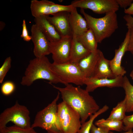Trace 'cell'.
I'll use <instances>...</instances> for the list:
<instances>
[{"instance_id":"cell-1","label":"cell","mask_w":133,"mask_h":133,"mask_svg":"<svg viewBox=\"0 0 133 133\" xmlns=\"http://www.w3.org/2000/svg\"><path fill=\"white\" fill-rule=\"evenodd\" d=\"M51 84L60 92L63 101L79 113L81 124L100 109L99 106L89 92L80 86L75 87L68 84L65 87H61Z\"/></svg>"},{"instance_id":"cell-2","label":"cell","mask_w":133,"mask_h":133,"mask_svg":"<svg viewBox=\"0 0 133 133\" xmlns=\"http://www.w3.org/2000/svg\"><path fill=\"white\" fill-rule=\"evenodd\" d=\"M51 64L46 56L35 57L31 60L22 78L21 84L29 86L36 80L44 79L49 81L51 84L58 83L64 84L52 70Z\"/></svg>"},{"instance_id":"cell-3","label":"cell","mask_w":133,"mask_h":133,"mask_svg":"<svg viewBox=\"0 0 133 133\" xmlns=\"http://www.w3.org/2000/svg\"><path fill=\"white\" fill-rule=\"evenodd\" d=\"M81 13L86 20L89 28L93 32L98 43L110 37L118 28V23L116 12L108 13L99 18L94 17L81 9Z\"/></svg>"},{"instance_id":"cell-4","label":"cell","mask_w":133,"mask_h":133,"mask_svg":"<svg viewBox=\"0 0 133 133\" xmlns=\"http://www.w3.org/2000/svg\"><path fill=\"white\" fill-rule=\"evenodd\" d=\"M30 114L27 107L17 101L14 105L6 109L0 114V129L6 126L10 122L22 128L31 127Z\"/></svg>"},{"instance_id":"cell-5","label":"cell","mask_w":133,"mask_h":133,"mask_svg":"<svg viewBox=\"0 0 133 133\" xmlns=\"http://www.w3.org/2000/svg\"><path fill=\"white\" fill-rule=\"evenodd\" d=\"M60 93L58 91L56 98L50 104L38 112L31 127H39L47 131L48 133H62L57 128L56 124L58 109L57 102Z\"/></svg>"},{"instance_id":"cell-6","label":"cell","mask_w":133,"mask_h":133,"mask_svg":"<svg viewBox=\"0 0 133 133\" xmlns=\"http://www.w3.org/2000/svg\"><path fill=\"white\" fill-rule=\"evenodd\" d=\"M53 70L65 85L72 83L78 86L84 85L86 78L77 64L68 62L61 64H51Z\"/></svg>"},{"instance_id":"cell-7","label":"cell","mask_w":133,"mask_h":133,"mask_svg":"<svg viewBox=\"0 0 133 133\" xmlns=\"http://www.w3.org/2000/svg\"><path fill=\"white\" fill-rule=\"evenodd\" d=\"M70 5L76 8L90 9L98 14L116 12L119 7L116 0H74Z\"/></svg>"},{"instance_id":"cell-8","label":"cell","mask_w":133,"mask_h":133,"mask_svg":"<svg viewBox=\"0 0 133 133\" xmlns=\"http://www.w3.org/2000/svg\"><path fill=\"white\" fill-rule=\"evenodd\" d=\"M75 8L70 4L61 5L47 0H32L30 4L31 14L34 18L42 16L53 15L62 11L70 12Z\"/></svg>"},{"instance_id":"cell-9","label":"cell","mask_w":133,"mask_h":133,"mask_svg":"<svg viewBox=\"0 0 133 133\" xmlns=\"http://www.w3.org/2000/svg\"><path fill=\"white\" fill-rule=\"evenodd\" d=\"M72 36L62 37L59 40L50 42V51L53 63L61 64L69 62Z\"/></svg>"},{"instance_id":"cell-10","label":"cell","mask_w":133,"mask_h":133,"mask_svg":"<svg viewBox=\"0 0 133 133\" xmlns=\"http://www.w3.org/2000/svg\"><path fill=\"white\" fill-rule=\"evenodd\" d=\"M32 40L34 45L33 53L35 57L46 56L50 54V42L35 24L31 28Z\"/></svg>"},{"instance_id":"cell-11","label":"cell","mask_w":133,"mask_h":133,"mask_svg":"<svg viewBox=\"0 0 133 133\" xmlns=\"http://www.w3.org/2000/svg\"><path fill=\"white\" fill-rule=\"evenodd\" d=\"M130 36V32L128 29L123 41L118 49L115 50V55L114 58L110 60V65L111 70L116 77L123 76L126 71L121 66V62L122 58L125 52L127 51Z\"/></svg>"},{"instance_id":"cell-12","label":"cell","mask_w":133,"mask_h":133,"mask_svg":"<svg viewBox=\"0 0 133 133\" xmlns=\"http://www.w3.org/2000/svg\"><path fill=\"white\" fill-rule=\"evenodd\" d=\"M124 76H118L113 79L86 77L84 80V83L86 86L85 89L89 92H93L100 87H122Z\"/></svg>"},{"instance_id":"cell-13","label":"cell","mask_w":133,"mask_h":133,"mask_svg":"<svg viewBox=\"0 0 133 133\" xmlns=\"http://www.w3.org/2000/svg\"><path fill=\"white\" fill-rule=\"evenodd\" d=\"M70 12L62 11L57 13L52 17L45 16L54 26L61 37L72 36L69 21Z\"/></svg>"},{"instance_id":"cell-14","label":"cell","mask_w":133,"mask_h":133,"mask_svg":"<svg viewBox=\"0 0 133 133\" xmlns=\"http://www.w3.org/2000/svg\"><path fill=\"white\" fill-rule=\"evenodd\" d=\"M81 125L79 113L67 105L66 113L62 126V133H77Z\"/></svg>"},{"instance_id":"cell-15","label":"cell","mask_w":133,"mask_h":133,"mask_svg":"<svg viewBox=\"0 0 133 133\" xmlns=\"http://www.w3.org/2000/svg\"><path fill=\"white\" fill-rule=\"evenodd\" d=\"M35 24L50 42L59 40L61 37L54 26L45 16H40L34 18Z\"/></svg>"},{"instance_id":"cell-16","label":"cell","mask_w":133,"mask_h":133,"mask_svg":"<svg viewBox=\"0 0 133 133\" xmlns=\"http://www.w3.org/2000/svg\"><path fill=\"white\" fill-rule=\"evenodd\" d=\"M102 52L98 49L91 52L77 64L86 77L92 76Z\"/></svg>"},{"instance_id":"cell-17","label":"cell","mask_w":133,"mask_h":133,"mask_svg":"<svg viewBox=\"0 0 133 133\" xmlns=\"http://www.w3.org/2000/svg\"><path fill=\"white\" fill-rule=\"evenodd\" d=\"M91 52L81 42L76 36L72 34L69 62L78 64Z\"/></svg>"},{"instance_id":"cell-18","label":"cell","mask_w":133,"mask_h":133,"mask_svg":"<svg viewBox=\"0 0 133 133\" xmlns=\"http://www.w3.org/2000/svg\"><path fill=\"white\" fill-rule=\"evenodd\" d=\"M69 21L72 35L80 36L89 29L87 22L75 8L70 12Z\"/></svg>"},{"instance_id":"cell-19","label":"cell","mask_w":133,"mask_h":133,"mask_svg":"<svg viewBox=\"0 0 133 133\" xmlns=\"http://www.w3.org/2000/svg\"><path fill=\"white\" fill-rule=\"evenodd\" d=\"M92 77L98 78L113 79L116 77L113 74L110 65V60L104 57L102 52Z\"/></svg>"},{"instance_id":"cell-20","label":"cell","mask_w":133,"mask_h":133,"mask_svg":"<svg viewBox=\"0 0 133 133\" xmlns=\"http://www.w3.org/2000/svg\"><path fill=\"white\" fill-rule=\"evenodd\" d=\"M83 45L91 52L98 50V42L92 30L89 29L81 35L77 36Z\"/></svg>"},{"instance_id":"cell-21","label":"cell","mask_w":133,"mask_h":133,"mask_svg":"<svg viewBox=\"0 0 133 133\" xmlns=\"http://www.w3.org/2000/svg\"><path fill=\"white\" fill-rule=\"evenodd\" d=\"M95 125L99 127L106 129L109 131H121L123 130L122 121L115 120L102 118L96 121Z\"/></svg>"},{"instance_id":"cell-22","label":"cell","mask_w":133,"mask_h":133,"mask_svg":"<svg viewBox=\"0 0 133 133\" xmlns=\"http://www.w3.org/2000/svg\"><path fill=\"white\" fill-rule=\"evenodd\" d=\"M122 87L125 94L126 112H133V85L125 76H124Z\"/></svg>"},{"instance_id":"cell-23","label":"cell","mask_w":133,"mask_h":133,"mask_svg":"<svg viewBox=\"0 0 133 133\" xmlns=\"http://www.w3.org/2000/svg\"><path fill=\"white\" fill-rule=\"evenodd\" d=\"M126 100L124 99L119 102L113 108L107 119L115 120L122 121L126 116Z\"/></svg>"},{"instance_id":"cell-24","label":"cell","mask_w":133,"mask_h":133,"mask_svg":"<svg viewBox=\"0 0 133 133\" xmlns=\"http://www.w3.org/2000/svg\"><path fill=\"white\" fill-rule=\"evenodd\" d=\"M109 107L106 105H105L96 113L91 115L89 120L82 124L81 127L78 133H90L92 125L95 119L98 116L107 111Z\"/></svg>"},{"instance_id":"cell-25","label":"cell","mask_w":133,"mask_h":133,"mask_svg":"<svg viewBox=\"0 0 133 133\" xmlns=\"http://www.w3.org/2000/svg\"><path fill=\"white\" fill-rule=\"evenodd\" d=\"M67 107V104L63 101L58 104L56 124L58 129L62 133V126L66 113Z\"/></svg>"},{"instance_id":"cell-26","label":"cell","mask_w":133,"mask_h":133,"mask_svg":"<svg viewBox=\"0 0 133 133\" xmlns=\"http://www.w3.org/2000/svg\"><path fill=\"white\" fill-rule=\"evenodd\" d=\"M0 133H37L31 127L27 129L23 128L15 125L6 126L0 129Z\"/></svg>"},{"instance_id":"cell-27","label":"cell","mask_w":133,"mask_h":133,"mask_svg":"<svg viewBox=\"0 0 133 133\" xmlns=\"http://www.w3.org/2000/svg\"><path fill=\"white\" fill-rule=\"evenodd\" d=\"M12 59L10 57H7L0 68V83H2L7 72L11 67Z\"/></svg>"},{"instance_id":"cell-28","label":"cell","mask_w":133,"mask_h":133,"mask_svg":"<svg viewBox=\"0 0 133 133\" xmlns=\"http://www.w3.org/2000/svg\"><path fill=\"white\" fill-rule=\"evenodd\" d=\"M16 88L15 84L11 81H7L1 85V91L4 95L8 96L12 94Z\"/></svg>"},{"instance_id":"cell-29","label":"cell","mask_w":133,"mask_h":133,"mask_svg":"<svg viewBox=\"0 0 133 133\" xmlns=\"http://www.w3.org/2000/svg\"><path fill=\"white\" fill-rule=\"evenodd\" d=\"M123 131H127L133 128V114L126 116L123 120Z\"/></svg>"},{"instance_id":"cell-30","label":"cell","mask_w":133,"mask_h":133,"mask_svg":"<svg viewBox=\"0 0 133 133\" xmlns=\"http://www.w3.org/2000/svg\"><path fill=\"white\" fill-rule=\"evenodd\" d=\"M22 26V30L20 37L25 41L29 42L32 40V37L29 34L25 19H23V21Z\"/></svg>"},{"instance_id":"cell-31","label":"cell","mask_w":133,"mask_h":133,"mask_svg":"<svg viewBox=\"0 0 133 133\" xmlns=\"http://www.w3.org/2000/svg\"><path fill=\"white\" fill-rule=\"evenodd\" d=\"M109 131L106 129L98 127L93 124L90 130L91 133H108Z\"/></svg>"},{"instance_id":"cell-32","label":"cell","mask_w":133,"mask_h":133,"mask_svg":"<svg viewBox=\"0 0 133 133\" xmlns=\"http://www.w3.org/2000/svg\"><path fill=\"white\" fill-rule=\"evenodd\" d=\"M130 32V36L127 51L130 52L133 54V27L128 28Z\"/></svg>"},{"instance_id":"cell-33","label":"cell","mask_w":133,"mask_h":133,"mask_svg":"<svg viewBox=\"0 0 133 133\" xmlns=\"http://www.w3.org/2000/svg\"><path fill=\"white\" fill-rule=\"evenodd\" d=\"M119 6L125 9L129 6L133 2V0H116Z\"/></svg>"},{"instance_id":"cell-34","label":"cell","mask_w":133,"mask_h":133,"mask_svg":"<svg viewBox=\"0 0 133 133\" xmlns=\"http://www.w3.org/2000/svg\"><path fill=\"white\" fill-rule=\"evenodd\" d=\"M123 18L126 22V25L128 28L133 27V17L131 15L126 14Z\"/></svg>"},{"instance_id":"cell-35","label":"cell","mask_w":133,"mask_h":133,"mask_svg":"<svg viewBox=\"0 0 133 133\" xmlns=\"http://www.w3.org/2000/svg\"><path fill=\"white\" fill-rule=\"evenodd\" d=\"M124 12L126 14L133 15V2L128 8L124 9Z\"/></svg>"},{"instance_id":"cell-36","label":"cell","mask_w":133,"mask_h":133,"mask_svg":"<svg viewBox=\"0 0 133 133\" xmlns=\"http://www.w3.org/2000/svg\"><path fill=\"white\" fill-rule=\"evenodd\" d=\"M0 24L2 25V26L0 27V30H2L4 28L5 26V23L2 21H0Z\"/></svg>"},{"instance_id":"cell-37","label":"cell","mask_w":133,"mask_h":133,"mask_svg":"<svg viewBox=\"0 0 133 133\" xmlns=\"http://www.w3.org/2000/svg\"><path fill=\"white\" fill-rule=\"evenodd\" d=\"M125 132L122 133H133V131H132V130H130L127 131H126ZM108 133H114L111 131H110Z\"/></svg>"},{"instance_id":"cell-38","label":"cell","mask_w":133,"mask_h":133,"mask_svg":"<svg viewBox=\"0 0 133 133\" xmlns=\"http://www.w3.org/2000/svg\"><path fill=\"white\" fill-rule=\"evenodd\" d=\"M130 76L133 80V70L132 71L130 74Z\"/></svg>"},{"instance_id":"cell-39","label":"cell","mask_w":133,"mask_h":133,"mask_svg":"<svg viewBox=\"0 0 133 133\" xmlns=\"http://www.w3.org/2000/svg\"></svg>"}]
</instances>
